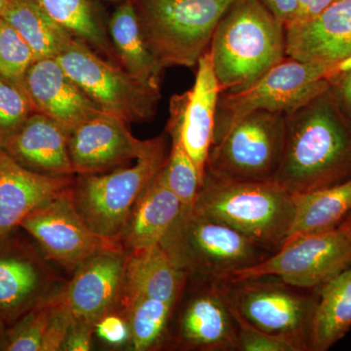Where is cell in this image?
I'll return each mask as SVG.
<instances>
[{"label": "cell", "mask_w": 351, "mask_h": 351, "mask_svg": "<svg viewBox=\"0 0 351 351\" xmlns=\"http://www.w3.org/2000/svg\"><path fill=\"white\" fill-rule=\"evenodd\" d=\"M350 178L351 132L329 89L286 114L285 147L274 182L297 195Z\"/></svg>", "instance_id": "1"}, {"label": "cell", "mask_w": 351, "mask_h": 351, "mask_svg": "<svg viewBox=\"0 0 351 351\" xmlns=\"http://www.w3.org/2000/svg\"><path fill=\"white\" fill-rule=\"evenodd\" d=\"M221 93L250 87L286 58L285 25L258 0H237L209 47Z\"/></svg>", "instance_id": "2"}, {"label": "cell", "mask_w": 351, "mask_h": 351, "mask_svg": "<svg viewBox=\"0 0 351 351\" xmlns=\"http://www.w3.org/2000/svg\"><path fill=\"white\" fill-rule=\"evenodd\" d=\"M193 211L230 226L274 253L290 232L294 195L274 182L230 181L205 172Z\"/></svg>", "instance_id": "3"}, {"label": "cell", "mask_w": 351, "mask_h": 351, "mask_svg": "<svg viewBox=\"0 0 351 351\" xmlns=\"http://www.w3.org/2000/svg\"><path fill=\"white\" fill-rule=\"evenodd\" d=\"M145 43L164 68H195L237 0H131Z\"/></svg>", "instance_id": "4"}, {"label": "cell", "mask_w": 351, "mask_h": 351, "mask_svg": "<svg viewBox=\"0 0 351 351\" xmlns=\"http://www.w3.org/2000/svg\"><path fill=\"white\" fill-rule=\"evenodd\" d=\"M160 244L193 278L230 280L271 254L230 226L193 210L180 215Z\"/></svg>", "instance_id": "5"}, {"label": "cell", "mask_w": 351, "mask_h": 351, "mask_svg": "<svg viewBox=\"0 0 351 351\" xmlns=\"http://www.w3.org/2000/svg\"><path fill=\"white\" fill-rule=\"evenodd\" d=\"M166 141L152 138L130 167L97 174L75 175L71 186L76 210L94 232L119 242L129 215L145 186L167 159Z\"/></svg>", "instance_id": "6"}, {"label": "cell", "mask_w": 351, "mask_h": 351, "mask_svg": "<svg viewBox=\"0 0 351 351\" xmlns=\"http://www.w3.org/2000/svg\"><path fill=\"white\" fill-rule=\"evenodd\" d=\"M328 69L324 64L286 57L247 89L219 94L213 145L251 113L265 110L289 114L325 93L331 87L326 80Z\"/></svg>", "instance_id": "7"}, {"label": "cell", "mask_w": 351, "mask_h": 351, "mask_svg": "<svg viewBox=\"0 0 351 351\" xmlns=\"http://www.w3.org/2000/svg\"><path fill=\"white\" fill-rule=\"evenodd\" d=\"M88 44L73 38L55 58L66 75L101 108L127 123L147 122L156 117L160 90L136 80Z\"/></svg>", "instance_id": "8"}, {"label": "cell", "mask_w": 351, "mask_h": 351, "mask_svg": "<svg viewBox=\"0 0 351 351\" xmlns=\"http://www.w3.org/2000/svg\"><path fill=\"white\" fill-rule=\"evenodd\" d=\"M286 140V114L260 110L212 145L206 172L230 181L274 182Z\"/></svg>", "instance_id": "9"}, {"label": "cell", "mask_w": 351, "mask_h": 351, "mask_svg": "<svg viewBox=\"0 0 351 351\" xmlns=\"http://www.w3.org/2000/svg\"><path fill=\"white\" fill-rule=\"evenodd\" d=\"M350 263L351 217L334 230L287 240L262 262L240 270L230 280L276 277L294 287L316 290Z\"/></svg>", "instance_id": "10"}, {"label": "cell", "mask_w": 351, "mask_h": 351, "mask_svg": "<svg viewBox=\"0 0 351 351\" xmlns=\"http://www.w3.org/2000/svg\"><path fill=\"white\" fill-rule=\"evenodd\" d=\"M228 297L245 320L258 329L283 337L311 350L317 293L294 287L276 277L226 281Z\"/></svg>", "instance_id": "11"}, {"label": "cell", "mask_w": 351, "mask_h": 351, "mask_svg": "<svg viewBox=\"0 0 351 351\" xmlns=\"http://www.w3.org/2000/svg\"><path fill=\"white\" fill-rule=\"evenodd\" d=\"M71 186L27 215L20 228L34 239L46 260L73 274L97 254L123 248L85 223L76 210Z\"/></svg>", "instance_id": "12"}, {"label": "cell", "mask_w": 351, "mask_h": 351, "mask_svg": "<svg viewBox=\"0 0 351 351\" xmlns=\"http://www.w3.org/2000/svg\"><path fill=\"white\" fill-rule=\"evenodd\" d=\"M191 288L171 320L167 343L182 350L237 351L239 328L225 280L189 277Z\"/></svg>", "instance_id": "13"}, {"label": "cell", "mask_w": 351, "mask_h": 351, "mask_svg": "<svg viewBox=\"0 0 351 351\" xmlns=\"http://www.w3.org/2000/svg\"><path fill=\"white\" fill-rule=\"evenodd\" d=\"M46 261L38 245L15 232L0 240V325L5 330L66 282Z\"/></svg>", "instance_id": "14"}, {"label": "cell", "mask_w": 351, "mask_h": 351, "mask_svg": "<svg viewBox=\"0 0 351 351\" xmlns=\"http://www.w3.org/2000/svg\"><path fill=\"white\" fill-rule=\"evenodd\" d=\"M221 89L209 50L196 64L193 87L170 99L166 131L175 132L204 179L208 156L214 142L215 120Z\"/></svg>", "instance_id": "15"}, {"label": "cell", "mask_w": 351, "mask_h": 351, "mask_svg": "<svg viewBox=\"0 0 351 351\" xmlns=\"http://www.w3.org/2000/svg\"><path fill=\"white\" fill-rule=\"evenodd\" d=\"M127 252H101L82 263L58 291L57 297L77 322L96 327L107 314L119 311Z\"/></svg>", "instance_id": "16"}, {"label": "cell", "mask_w": 351, "mask_h": 351, "mask_svg": "<svg viewBox=\"0 0 351 351\" xmlns=\"http://www.w3.org/2000/svg\"><path fill=\"white\" fill-rule=\"evenodd\" d=\"M149 142L134 137L123 119L101 112L69 133V156L75 175L105 173L136 160Z\"/></svg>", "instance_id": "17"}, {"label": "cell", "mask_w": 351, "mask_h": 351, "mask_svg": "<svg viewBox=\"0 0 351 351\" xmlns=\"http://www.w3.org/2000/svg\"><path fill=\"white\" fill-rule=\"evenodd\" d=\"M286 57L332 66L351 54V0H334L319 15L285 25Z\"/></svg>", "instance_id": "18"}, {"label": "cell", "mask_w": 351, "mask_h": 351, "mask_svg": "<svg viewBox=\"0 0 351 351\" xmlns=\"http://www.w3.org/2000/svg\"><path fill=\"white\" fill-rule=\"evenodd\" d=\"M23 83L36 112L56 120L69 133L85 120L103 112L54 58L34 62Z\"/></svg>", "instance_id": "19"}, {"label": "cell", "mask_w": 351, "mask_h": 351, "mask_svg": "<svg viewBox=\"0 0 351 351\" xmlns=\"http://www.w3.org/2000/svg\"><path fill=\"white\" fill-rule=\"evenodd\" d=\"M75 176L53 177L23 167L0 149V240L36 208L71 188Z\"/></svg>", "instance_id": "20"}, {"label": "cell", "mask_w": 351, "mask_h": 351, "mask_svg": "<svg viewBox=\"0 0 351 351\" xmlns=\"http://www.w3.org/2000/svg\"><path fill=\"white\" fill-rule=\"evenodd\" d=\"M69 137L68 129L56 120L34 112L6 143L3 151L23 167L39 174L75 176Z\"/></svg>", "instance_id": "21"}, {"label": "cell", "mask_w": 351, "mask_h": 351, "mask_svg": "<svg viewBox=\"0 0 351 351\" xmlns=\"http://www.w3.org/2000/svg\"><path fill=\"white\" fill-rule=\"evenodd\" d=\"M188 279L161 244L127 252L119 308L137 298L176 304Z\"/></svg>", "instance_id": "22"}, {"label": "cell", "mask_w": 351, "mask_h": 351, "mask_svg": "<svg viewBox=\"0 0 351 351\" xmlns=\"http://www.w3.org/2000/svg\"><path fill=\"white\" fill-rule=\"evenodd\" d=\"M162 169L132 207L119 240L125 252L160 244L182 213L181 202L166 184Z\"/></svg>", "instance_id": "23"}, {"label": "cell", "mask_w": 351, "mask_h": 351, "mask_svg": "<svg viewBox=\"0 0 351 351\" xmlns=\"http://www.w3.org/2000/svg\"><path fill=\"white\" fill-rule=\"evenodd\" d=\"M108 32L119 66L136 80L160 90L165 68L145 43L131 0H122L117 7L110 17Z\"/></svg>", "instance_id": "24"}, {"label": "cell", "mask_w": 351, "mask_h": 351, "mask_svg": "<svg viewBox=\"0 0 351 351\" xmlns=\"http://www.w3.org/2000/svg\"><path fill=\"white\" fill-rule=\"evenodd\" d=\"M315 291L311 350L327 351L351 329V263Z\"/></svg>", "instance_id": "25"}, {"label": "cell", "mask_w": 351, "mask_h": 351, "mask_svg": "<svg viewBox=\"0 0 351 351\" xmlns=\"http://www.w3.org/2000/svg\"><path fill=\"white\" fill-rule=\"evenodd\" d=\"M294 219L285 241L334 230L351 217V178L327 188L294 195Z\"/></svg>", "instance_id": "26"}, {"label": "cell", "mask_w": 351, "mask_h": 351, "mask_svg": "<svg viewBox=\"0 0 351 351\" xmlns=\"http://www.w3.org/2000/svg\"><path fill=\"white\" fill-rule=\"evenodd\" d=\"M29 44L36 60L56 58L73 36L55 22L36 0H12L2 16Z\"/></svg>", "instance_id": "27"}, {"label": "cell", "mask_w": 351, "mask_h": 351, "mask_svg": "<svg viewBox=\"0 0 351 351\" xmlns=\"http://www.w3.org/2000/svg\"><path fill=\"white\" fill-rule=\"evenodd\" d=\"M38 5L63 27L73 38L88 44L108 57L117 60L103 22L91 0H36Z\"/></svg>", "instance_id": "28"}, {"label": "cell", "mask_w": 351, "mask_h": 351, "mask_svg": "<svg viewBox=\"0 0 351 351\" xmlns=\"http://www.w3.org/2000/svg\"><path fill=\"white\" fill-rule=\"evenodd\" d=\"M175 306L161 300L137 298L120 307L119 311L128 323L131 350L147 351L162 346L168 341Z\"/></svg>", "instance_id": "29"}, {"label": "cell", "mask_w": 351, "mask_h": 351, "mask_svg": "<svg viewBox=\"0 0 351 351\" xmlns=\"http://www.w3.org/2000/svg\"><path fill=\"white\" fill-rule=\"evenodd\" d=\"M172 138V147L163 166L166 184L182 204V213L193 210L202 179L188 152L184 149L177 133L168 132Z\"/></svg>", "instance_id": "30"}, {"label": "cell", "mask_w": 351, "mask_h": 351, "mask_svg": "<svg viewBox=\"0 0 351 351\" xmlns=\"http://www.w3.org/2000/svg\"><path fill=\"white\" fill-rule=\"evenodd\" d=\"M34 112L24 83L0 73V149Z\"/></svg>", "instance_id": "31"}, {"label": "cell", "mask_w": 351, "mask_h": 351, "mask_svg": "<svg viewBox=\"0 0 351 351\" xmlns=\"http://www.w3.org/2000/svg\"><path fill=\"white\" fill-rule=\"evenodd\" d=\"M55 294L7 328L4 350L43 351L44 336L55 306Z\"/></svg>", "instance_id": "32"}, {"label": "cell", "mask_w": 351, "mask_h": 351, "mask_svg": "<svg viewBox=\"0 0 351 351\" xmlns=\"http://www.w3.org/2000/svg\"><path fill=\"white\" fill-rule=\"evenodd\" d=\"M36 61V55L19 32L0 18V73L23 82L27 69Z\"/></svg>", "instance_id": "33"}, {"label": "cell", "mask_w": 351, "mask_h": 351, "mask_svg": "<svg viewBox=\"0 0 351 351\" xmlns=\"http://www.w3.org/2000/svg\"><path fill=\"white\" fill-rule=\"evenodd\" d=\"M232 308L239 328L237 351H306L295 341L263 332L253 326L240 315L232 304Z\"/></svg>", "instance_id": "34"}, {"label": "cell", "mask_w": 351, "mask_h": 351, "mask_svg": "<svg viewBox=\"0 0 351 351\" xmlns=\"http://www.w3.org/2000/svg\"><path fill=\"white\" fill-rule=\"evenodd\" d=\"M57 293L55 294L54 308L44 336L43 351L63 350L64 341L75 321L68 309L58 299Z\"/></svg>", "instance_id": "35"}, {"label": "cell", "mask_w": 351, "mask_h": 351, "mask_svg": "<svg viewBox=\"0 0 351 351\" xmlns=\"http://www.w3.org/2000/svg\"><path fill=\"white\" fill-rule=\"evenodd\" d=\"M95 332L108 345L114 346L128 343L130 337L126 318L119 311H112L101 317L97 322Z\"/></svg>", "instance_id": "36"}, {"label": "cell", "mask_w": 351, "mask_h": 351, "mask_svg": "<svg viewBox=\"0 0 351 351\" xmlns=\"http://www.w3.org/2000/svg\"><path fill=\"white\" fill-rule=\"evenodd\" d=\"M95 334V326L86 323L73 321L68 337L64 341L63 350L88 351L92 348V339Z\"/></svg>", "instance_id": "37"}, {"label": "cell", "mask_w": 351, "mask_h": 351, "mask_svg": "<svg viewBox=\"0 0 351 351\" xmlns=\"http://www.w3.org/2000/svg\"><path fill=\"white\" fill-rule=\"evenodd\" d=\"M331 93L346 117L351 115V71L330 80Z\"/></svg>", "instance_id": "38"}, {"label": "cell", "mask_w": 351, "mask_h": 351, "mask_svg": "<svg viewBox=\"0 0 351 351\" xmlns=\"http://www.w3.org/2000/svg\"><path fill=\"white\" fill-rule=\"evenodd\" d=\"M263 5L274 14L277 20L284 25H288L294 19L297 12L298 0H258Z\"/></svg>", "instance_id": "39"}, {"label": "cell", "mask_w": 351, "mask_h": 351, "mask_svg": "<svg viewBox=\"0 0 351 351\" xmlns=\"http://www.w3.org/2000/svg\"><path fill=\"white\" fill-rule=\"evenodd\" d=\"M332 1L334 0H298L297 12L295 14L294 19L289 24L313 19L324 11Z\"/></svg>", "instance_id": "40"}, {"label": "cell", "mask_w": 351, "mask_h": 351, "mask_svg": "<svg viewBox=\"0 0 351 351\" xmlns=\"http://www.w3.org/2000/svg\"><path fill=\"white\" fill-rule=\"evenodd\" d=\"M351 71V54L346 57L345 59L338 62V63L329 66L326 75V80H331L337 76L343 75L346 71Z\"/></svg>", "instance_id": "41"}, {"label": "cell", "mask_w": 351, "mask_h": 351, "mask_svg": "<svg viewBox=\"0 0 351 351\" xmlns=\"http://www.w3.org/2000/svg\"><path fill=\"white\" fill-rule=\"evenodd\" d=\"M11 2H12V0H0V18H2L3 14L5 13Z\"/></svg>", "instance_id": "42"}, {"label": "cell", "mask_w": 351, "mask_h": 351, "mask_svg": "<svg viewBox=\"0 0 351 351\" xmlns=\"http://www.w3.org/2000/svg\"><path fill=\"white\" fill-rule=\"evenodd\" d=\"M5 328L0 325V350H4V345H5Z\"/></svg>", "instance_id": "43"}, {"label": "cell", "mask_w": 351, "mask_h": 351, "mask_svg": "<svg viewBox=\"0 0 351 351\" xmlns=\"http://www.w3.org/2000/svg\"><path fill=\"white\" fill-rule=\"evenodd\" d=\"M346 120H348V128H350L351 132V115H350V117H346Z\"/></svg>", "instance_id": "44"}, {"label": "cell", "mask_w": 351, "mask_h": 351, "mask_svg": "<svg viewBox=\"0 0 351 351\" xmlns=\"http://www.w3.org/2000/svg\"><path fill=\"white\" fill-rule=\"evenodd\" d=\"M108 1H122V0H108Z\"/></svg>", "instance_id": "45"}]
</instances>
